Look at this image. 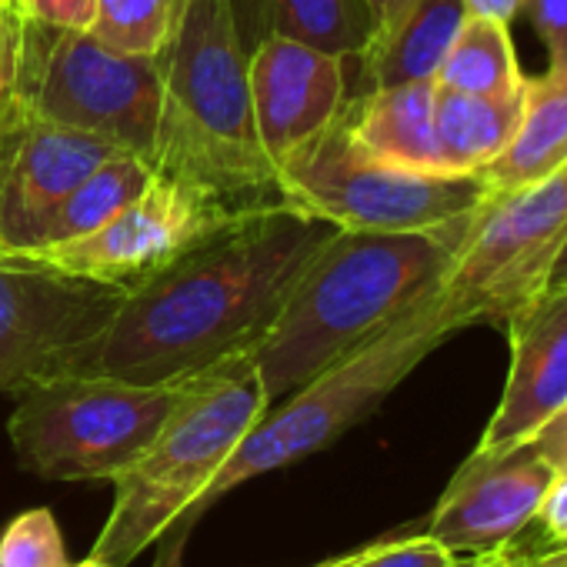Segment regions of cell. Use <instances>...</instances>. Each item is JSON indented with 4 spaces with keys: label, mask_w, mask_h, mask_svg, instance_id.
I'll use <instances>...</instances> for the list:
<instances>
[{
    "label": "cell",
    "mask_w": 567,
    "mask_h": 567,
    "mask_svg": "<svg viewBox=\"0 0 567 567\" xmlns=\"http://www.w3.org/2000/svg\"><path fill=\"white\" fill-rule=\"evenodd\" d=\"M230 14L244 51L250 54L264 38V0H230Z\"/></svg>",
    "instance_id": "cell-31"
},
{
    "label": "cell",
    "mask_w": 567,
    "mask_h": 567,
    "mask_svg": "<svg viewBox=\"0 0 567 567\" xmlns=\"http://www.w3.org/2000/svg\"><path fill=\"white\" fill-rule=\"evenodd\" d=\"M267 408L250 351L194 374L147 451L111 481L114 504L91 557L127 567L154 547L200 501Z\"/></svg>",
    "instance_id": "cell-5"
},
{
    "label": "cell",
    "mask_w": 567,
    "mask_h": 567,
    "mask_svg": "<svg viewBox=\"0 0 567 567\" xmlns=\"http://www.w3.org/2000/svg\"><path fill=\"white\" fill-rule=\"evenodd\" d=\"M187 381L131 384L91 374H38L11 398L18 464L41 481H114L157 437Z\"/></svg>",
    "instance_id": "cell-6"
},
{
    "label": "cell",
    "mask_w": 567,
    "mask_h": 567,
    "mask_svg": "<svg viewBox=\"0 0 567 567\" xmlns=\"http://www.w3.org/2000/svg\"><path fill=\"white\" fill-rule=\"evenodd\" d=\"M250 214L254 210L237 207L187 177L154 171L151 184L87 237L8 250L0 254V264L38 267L48 274L131 291Z\"/></svg>",
    "instance_id": "cell-10"
},
{
    "label": "cell",
    "mask_w": 567,
    "mask_h": 567,
    "mask_svg": "<svg viewBox=\"0 0 567 567\" xmlns=\"http://www.w3.org/2000/svg\"><path fill=\"white\" fill-rule=\"evenodd\" d=\"M550 477V464L530 441L474 447L437 497L424 534L457 557L501 554L530 527Z\"/></svg>",
    "instance_id": "cell-11"
},
{
    "label": "cell",
    "mask_w": 567,
    "mask_h": 567,
    "mask_svg": "<svg viewBox=\"0 0 567 567\" xmlns=\"http://www.w3.org/2000/svg\"><path fill=\"white\" fill-rule=\"evenodd\" d=\"M154 177V164L134 151H117L101 161L71 194H64L54 210L41 220L28 247H51L87 237L107 224L127 200H134ZM24 250V247H21Z\"/></svg>",
    "instance_id": "cell-20"
},
{
    "label": "cell",
    "mask_w": 567,
    "mask_h": 567,
    "mask_svg": "<svg viewBox=\"0 0 567 567\" xmlns=\"http://www.w3.org/2000/svg\"><path fill=\"white\" fill-rule=\"evenodd\" d=\"M161 84L154 171L187 177L247 210L284 204L257 141L247 51L230 0H187L161 54Z\"/></svg>",
    "instance_id": "cell-4"
},
{
    "label": "cell",
    "mask_w": 567,
    "mask_h": 567,
    "mask_svg": "<svg viewBox=\"0 0 567 567\" xmlns=\"http://www.w3.org/2000/svg\"><path fill=\"white\" fill-rule=\"evenodd\" d=\"M295 204L254 210L124 295L91 338L51 354L38 374L177 384L250 351L311 257L338 234Z\"/></svg>",
    "instance_id": "cell-1"
},
{
    "label": "cell",
    "mask_w": 567,
    "mask_h": 567,
    "mask_svg": "<svg viewBox=\"0 0 567 567\" xmlns=\"http://www.w3.org/2000/svg\"><path fill=\"white\" fill-rule=\"evenodd\" d=\"M74 567H111V564H107V560H97V557H91V554H87V557H84L81 564H74Z\"/></svg>",
    "instance_id": "cell-38"
},
{
    "label": "cell",
    "mask_w": 567,
    "mask_h": 567,
    "mask_svg": "<svg viewBox=\"0 0 567 567\" xmlns=\"http://www.w3.org/2000/svg\"><path fill=\"white\" fill-rule=\"evenodd\" d=\"M567 240V161L547 177L494 190L471 217L441 291L447 308L474 324H507L547 291L550 267Z\"/></svg>",
    "instance_id": "cell-9"
},
{
    "label": "cell",
    "mask_w": 567,
    "mask_h": 567,
    "mask_svg": "<svg viewBox=\"0 0 567 567\" xmlns=\"http://www.w3.org/2000/svg\"><path fill=\"white\" fill-rule=\"evenodd\" d=\"M247 81L257 141L274 167L328 131L351 97L344 58L274 34L247 54Z\"/></svg>",
    "instance_id": "cell-13"
},
{
    "label": "cell",
    "mask_w": 567,
    "mask_h": 567,
    "mask_svg": "<svg viewBox=\"0 0 567 567\" xmlns=\"http://www.w3.org/2000/svg\"><path fill=\"white\" fill-rule=\"evenodd\" d=\"M398 4H401V0H368V8H371V14H374V24L384 21Z\"/></svg>",
    "instance_id": "cell-35"
},
{
    "label": "cell",
    "mask_w": 567,
    "mask_h": 567,
    "mask_svg": "<svg viewBox=\"0 0 567 567\" xmlns=\"http://www.w3.org/2000/svg\"><path fill=\"white\" fill-rule=\"evenodd\" d=\"M274 174L284 204L341 230H444L471 220L494 194L477 174H417L381 164L351 144L341 121L284 157Z\"/></svg>",
    "instance_id": "cell-7"
},
{
    "label": "cell",
    "mask_w": 567,
    "mask_h": 567,
    "mask_svg": "<svg viewBox=\"0 0 567 567\" xmlns=\"http://www.w3.org/2000/svg\"><path fill=\"white\" fill-rule=\"evenodd\" d=\"M471 557H457L427 534H398L374 540L368 547L348 550L341 557L321 560L315 567H461Z\"/></svg>",
    "instance_id": "cell-25"
},
{
    "label": "cell",
    "mask_w": 567,
    "mask_h": 567,
    "mask_svg": "<svg viewBox=\"0 0 567 567\" xmlns=\"http://www.w3.org/2000/svg\"><path fill=\"white\" fill-rule=\"evenodd\" d=\"M21 11L44 28L91 31L97 21V0H18Z\"/></svg>",
    "instance_id": "cell-28"
},
{
    "label": "cell",
    "mask_w": 567,
    "mask_h": 567,
    "mask_svg": "<svg viewBox=\"0 0 567 567\" xmlns=\"http://www.w3.org/2000/svg\"><path fill=\"white\" fill-rule=\"evenodd\" d=\"M527 441L537 447V454L550 464L554 474H567V404L554 411Z\"/></svg>",
    "instance_id": "cell-30"
},
{
    "label": "cell",
    "mask_w": 567,
    "mask_h": 567,
    "mask_svg": "<svg viewBox=\"0 0 567 567\" xmlns=\"http://www.w3.org/2000/svg\"><path fill=\"white\" fill-rule=\"evenodd\" d=\"M461 567H527V560L511 557V550H501V554H487V557H471Z\"/></svg>",
    "instance_id": "cell-33"
},
{
    "label": "cell",
    "mask_w": 567,
    "mask_h": 567,
    "mask_svg": "<svg viewBox=\"0 0 567 567\" xmlns=\"http://www.w3.org/2000/svg\"><path fill=\"white\" fill-rule=\"evenodd\" d=\"M434 81L371 87L348 97L338 121L368 157L401 171L444 174L434 141Z\"/></svg>",
    "instance_id": "cell-16"
},
{
    "label": "cell",
    "mask_w": 567,
    "mask_h": 567,
    "mask_svg": "<svg viewBox=\"0 0 567 567\" xmlns=\"http://www.w3.org/2000/svg\"><path fill=\"white\" fill-rule=\"evenodd\" d=\"M184 11L187 0H97L91 34L117 51L161 58Z\"/></svg>",
    "instance_id": "cell-23"
},
{
    "label": "cell",
    "mask_w": 567,
    "mask_h": 567,
    "mask_svg": "<svg viewBox=\"0 0 567 567\" xmlns=\"http://www.w3.org/2000/svg\"><path fill=\"white\" fill-rule=\"evenodd\" d=\"M520 11L547 51V68H567V0H524Z\"/></svg>",
    "instance_id": "cell-27"
},
{
    "label": "cell",
    "mask_w": 567,
    "mask_h": 567,
    "mask_svg": "<svg viewBox=\"0 0 567 567\" xmlns=\"http://www.w3.org/2000/svg\"><path fill=\"white\" fill-rule=\"evenodd\" d=\"M464 21V0H401L374 24L371 44L358 58L361 91L434 81Z\"/></svg>",
    "instance_id": "cell-17"
},
{
    "label": "cell",
    "mask_w": 567,
    "mask_h": 567,
    "mask_svg": "<svg viewBox=\"0 0 567 567\" xmlns=\"http://www.w3.org/2000/svg\"><path fill=\"white\" fill-rule=\"evenodd\" d=\"M117 151L97 134L31 114L0 127V254L28 247L54 204Z\"/></svg>",
    "instance_id": "cell-14"
},
{
    "label": "cell",
    "mask_w": 567,
    "mask_h": 567,
    "mask_svg": "<svg viewBox=\"0 0 567 567\" xmlns=\"http://www.w3.org/2000/svg\"><path fill=\"white\" fill-rule=\"evenodd\" d=\"M24 28L28 14L18 0H0V127L21 117L18 111V78L24 58Z\"/></svg>",
    "instance_id": "cell-26"
},
{
    "label": "cell",
    "mask_w": 567,
    "mask_h": 567,
    "mask_svg": "<svg viewBox=\"0 0 567 567\" xmlns=\"http://www.w3.org/2000/svg\"><path fill=\"white\" fill-rule=\"evenodd\" d=\"M517 101L474 97L437 87L434 94V141L441 171L451 177L484 174L511 144L517 127Z\"/></svg>",
    "instance_id": "cell-19"
},
{
    "label": "cell",
    "mask_w": 567,
    "mask_h": 567,
    "mask_svg": "<svg viewBox=\"0 0 567 567\" xmlns=\"http://www.w3.org/2000/svg\"><path fill=\"white\" fill-rule=\"evenodd\" d=\"M264 34L348 61L371 44L374 14L368 0H264Z\"/></svg>",
    "instance_id": "cell-22"
},
{
    "label": "cell",
    "mask_w": 567,
    "mask_h": 567,
    "mask_svg": "<svg viewBox=\"0 0 567 567\" xmlns=\"http://www.w3.org/2000/svg\"><path fill=\"white\" fill-rule=\"evenodd\" d=\"M434 84L457 94L517 101L524 87V71L517 64L507 24L467 14L447 58L437 68Z\"/></svg>",
    "instance_id": "cell-21"
},
{
    "label": "cell",
    "mask_w": 567,
    "mask_h": 567,
    "mask_svg": "<svg viewBox=\"0 0 567 567\" xmlns=\"http://www.w3.org/2000/svg\"><path fill=\"white\" fill-rule=\"evenodd\" d=\"M567 161V68L524 74L517 127L504 154L481 174L494 190H514L547 177Z\"/></svg>",
    "instance_id": "cell-18"
},
{
    "label": "cell",
    "mask_w": 567,
    "mask_h": 567,
    "mask_svg": "<svg viewBox=\"0 0 567 567\" xmlns=\"http://www.w3.org/2000/svg\"><path fill=\"white\" fill-rule=\"evenodd\" d=\"M511 364L501 401L477 441L481 451L527 441L567 404V284L547 288L507 324Z\"/></svg>",
    "instance_id": "cell-15"
},
{
    "label": "cell",
    "mask_w": 567,
    "mask_h": 567,
    "mask_svg": "<svg viewBox=\"0 0 567 567\" xmlns=\"http://www.w3.org/2000/svg\"><path fill=\"white\" fill-rule=\"evenodd\" d=\"M560 557H567V540H560V544H550V547H544L534 560H560Z\"/></svg>",
    "instance_id": "cell-36"
},
{
    "label": "cell",
    "mask_w": 567,
    "mask_h": 567,
    "mask_svg": "<svg viewBox=\"0 0 567 567\" xmlns=\"http://www.w3.org/2000/svg\"><path fill=\"white\" fill-rule=\"evenodd\" d=\"M560 284H567V240H564V247L550 267V277H547V288H560Z\"/></svg>",
    "instance_id": "cell-34"
},
{
    "label": "cell",
    "mask_w": 567,
    "mask_h": 567,
    "mask_svg": "<svg viewBox=\"0 0 567 567\" xmlns=\"http://www.w3.org/2000/svg\"><path fill=\"white\" fill-rule=\"evenodd\" d=\"M0 567H74L51 507H31L0 527Z\"/></svg>",
    "instance_id": "cell-24"
},
{
    "label": "cell",
    "mask_w": 567,
    "mask_h": 567,
    "mask_svg": "<svg viewBox=\"0 0 567 567\" xmlns=\"http://www.w3.org/2000/svg\"><path fill=\"white\" fill-rule=\"evenodd\" d=\"M530 524L540 530L544 547L567 540V474H554L550 477V484H547V491H544Z\"/></svg>",
    "instance_id": "cell-29"
},
{
    "label": "cell",
    "mask_w": 567,
    "mask_h": 567,
    "mask_svg": "<svg viewBox=\"0 0 567 567\" xmlns=\"http://www.w3.org/2000/svg\"><path fill=\"white\" fill-rule=\"evenodd\" d=\"M464 8L467 14H477V18H494V21H504L511 24L520 8H524V0H464Z\"/></svg>",
    "instance_id": "cell-32"
},
{
    "label": "cell",
    "mask_w": 567,
    "mask_h": 567,
    "mask_svg": "<svg viewBox=\"0 0 567 567\" xmlns=\"http://www.w3.org/2000/svg\"><path fill=\"white\" fill-rule=\"evenodd\" d=\"M161 87V58L127 54L91 31L44 28L28 18L18 78L21 117L87 131L151 161Z\"/></svg>",
    "instance_id": "cell-8"
},
{
    "label": "cell",
    "mask_w": 567,
    "mask_h": 567,
    "mask_svg": "<svg viewBox=\"0 0 567 567\" xmlns=\"http://www.w3.org/2000/svg\"><path fill=\"white\" fill-rule=\"evenodd\" d=\"M527 567H567V557H560V560H527Z\"/></svg>",
    "instance_id": "cell-37"
},
{
    "label": "cell",
    "mask_w": 567,
    "mask_h": 567,
    "mask_svg": "<svg viewBox=\"0 0 567 567\" xmlns=\"http://www.w3.org/2000/svg\"><path fill=\"white\" fill-rule=\"evenodd\" d=\"M127 291L0 264V394H11L51 354L91 338Z\"/></svg>",
    "instance_id": "cell-12"
},
{
    "label": "cell",
    "mask_w": 567,
    "mask_h": 567,
    "mask_svg": "<svg viewBox=\"0 0 567 567\" xmlns=\"http://www.w3.org/2000/svg\"><path fill=\"white\" fill-rule=\"evenodd\" d=\"M461 331L467 328L447 308L437 284L431 295L398 315L388 328L318 371L288 398L270 404L227 457V464L217 471L200 501L157 540L161 554L154 567H181V550L190 530L220 497L260 474L284 471L331 447L351 427L368 421L441 344H447Z\"/></svg>",
    "instance_id": "cell-3"
},
{
    "label": "cell",
    "mask_w": 567,
    "mask_h": 567,
    "mask_svg": "<svg viewBox=\"0 0 567 567\" xmlns=\"http://www.w3.org/2000/svg\"><path fill=\"white\" fill-rule=\"evenodd\" d=\"M471 220L444 230H338L250 348L267 404L364 344L431 295Z\"/></svg>",
    "instance_id": "cell-2"
}]
</instances>
